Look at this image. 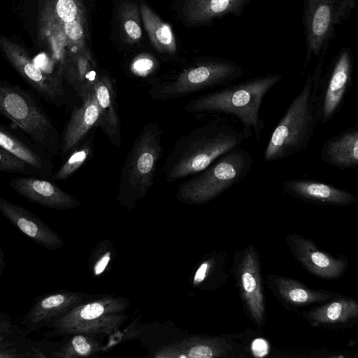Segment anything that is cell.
<instances>
[{
  "label": "cell",
  "mask_w": 358,
  "mask_h": 358,
  "mask_svg": "<svg viewBox=\"0 0 358 358\" xmlns=\"http://www.w3.org/2000/svg\"><path fill=\"white\" fill-rule=\"evenodd\" d=\"M320 157L324 163L339 170L357 169L358 166L357 124L327 140L322 147Z\"/></svg>",
  "instance_id": "d4e9b609"
},
{
  "label": "cell",
  "mask_w": 358,
  "mask_h": 358,
  "mask_svg": "<svg viewBox=\"0 0 358 358\" xmlns=\"http://www.w3.org/2000/svg\"><path fill=\"white\" fill-rule=\"evenodd\" d=\"M0 213L35 243L48 250L64 246L59 235L24 207L0 196Z\"/></svg>",
  "instance_id": "e0dca14e"
},
{
  "label": "cell",
  "mask_w": 358,
  "mask_h": 358,
  "mask_svg": "<svg viewBox=\"0 0 358 358\" xmlns=\"http://www.w3.org/2000/svg\"><path fill=\"white\" fill-rule=\"evenodd\" d=\"M162 136L161 126L150 122L134 139L118 182L117 201L121 205L134 208L152 187L162 155Z\"/></svg>",
  "instance_id": "5b68a950"
},
{
  "label": "cell",
  "mask_w": 358,
  "mask_h": 358,
  "mask_svg": "<svg viewBox=\"0 0 358 358\" xmlns=\"http://www.w3.org/2000/svg\"><path fill=\"white\" fill-rule=\"evenodd\" d=\"M0 48L10 65L41 97L58 107L66 103L61 77L43 71L22 46L7 37L0 36Z\"/></svg>",
  "instance_id": "4fadbf2b"
},
{
  "label": "cell",
  "mask_w": 358,
  "mask_h": 358,
  "mask_svg": "<svg viewBox=\"0 0 358 358\" xmlns=\"http://www.w3.org/2000/svg\"><path fill=\"white\" fill-rule=\"evenodd\" d=\"M92 152L91 138L78 145L69 154L60 167L50 178L52 181L64 180L79 169L88 159Z\"/></svg>",
  "instance_id": "f546056e"
},
{
  "label": "cell",
  "mask_w": 358,
  "mask_h": 358,
  "mask_svg": "<svg viewBox=\"0 0 358 358\" xmlns=\"http://www.w3.org/2000/svg\"><path fill=\"white\" fill-rule=\"evenodd\" d=\"M87 21L80 0H44L37 23V39L49 48L59 63L62 77L67 59L66 50L81 52L94 59L85 43ZM72 54V55H73Z\"/></svg>",
  "instance_id": "277c9868"
},
{
  "label": "cell",
  "mask_w": 358,
  "mask_h": 358,
  "mask_svg": "<svg viewBox=\"0 0 358 358\" xmlns=\"http://www.w3.org/2000/svg\"><path fill=\"white\" fill-rule=\"evenodd\" d=\"M243 73V68L231 60L206 58L185 69L173 80L152 86L149 94L158 101L175 99L205 89L227 85Z\"/></svg>",
  "instance_id": "30bf717a"
},
{
  "label": "cell",
  "mask_w": 358,
  "mask_h": 358,
  "mask_svg": "<svg viewBox=\"0 0 358 358\" xmlns=\"http://www.w3.org/2000/svg\"><path fill=\"white\" fill-rule=\"evenodd\" d=\"M324 57L317 59L298 94L287 107L267 142L264 160H282L306 150L318 124L317 94Z\"/></svg>",
  "instance_id": "7a4b0ae2"
},
{
  "label": "cell",
  "mask_w": 358,
  "mask_h": 358,
  "mask_svg": "<svg viewBox=\"0 0 358 358\" xmlns=\"http://www.w3.org/2000/svg\"><path fill=\"white\" fill-rule=\"evenodd\" d=\"M251 352L255 357H262L268 352V343L264 338H256L252 341Z\"/></svg>",
  "instance_id": "e575fe53"
},
{
  "label": "cell",
  "mask_w": 358,
  "mask_h": 358,
  "mask_svg": "<svg viewBox=\"0 0 358 358\" xmlns=\"http://www.w3.org/2000/svg\"><path fill=\"white\" fill-rule=\"evenodd\" d=\"M303 315L313 327L351 324L358 317V302L350 297L336 296Z\"/></svg>",
  "instance_id": "484cf974"
},
{
  "label": "cell",
  "mask_w": 358,
  "mask_h": 358,
  "mask_svg": "<svg viewBox=\"0 0 358 358\" xmlns=\"http://www.w3.org/2000/svg\"><path fill=\"white\" fill-rule=\"evenodd\" d=\"M357 7V0H303L306 55L303 71L314 59L324 57L337 29Z\"/></svg>",
  "instance_id": "9c48e42d"
},
{
  "label": "cell",
  "mask_w": 358,
  "mask_h": 358,
  "mask_svg": "<svg viewBox=\"0 0 358 358\" xmlns=\"http://www.w3.org/2000/svg\"><path fill=\"white\" fill-rule=\"evenodd\" d=\"M233 273L244 309L257 326H264L266 308L258 253L252 245L237 252Z\"/></svg>",
  "instance_id": "7c38bea8"
},
{
  "label": "cell",
  "mask_w": 358,
  "mask_h": 358,
  "mask_svg": "<svg viewBox=\"0 0 358 358\" xmlns=\"http://www.w3.org/2000/svg\"><path fill=\"white\" fill-rule=\"evenodd\" d=\"M81 106L74 109L62 136L61 155L75 149L95 126H98L99 110L94 90L83 100Z\"/></svg>",
  "instance_id": "603a6c76"
},
{
  "label": "cell",
  "mask_w": 358,
  "mask_h": 358,
  "mask_svg": "<svg viewBox=\"0 0 358 358\" xmlns=\"http://www.w3.org/2000/svg\"><path fill=\"white\" fill-rule=\"evenodd\" d=\"M6 266L4 254L0 245V275H1L3 273L4 268Z\"/></svg>",
  "instance_id": "8d00e7d4"
},
{
  "label": "cell",
  "mask_w": 358,
  "mask_h": 358,
  "mask_svg": "<svg viewBox=\"0 0 358 358\" xmlns=\"http://www.w3.org/2000/svg\"><path fill=\"white\" fill-rule=\"evenodd\" d=\"M0 146L31 166L37 176L50 179L52 158L19 129L0 122Z\"/></svg>",
  "instance_id": "ac0fdd59"
},
{
  "label": "cell",
  "mask_w": 358,
  "mask_h": 358,
  "mask_svg": "<svg viewBox=\"0 0 358 358\" xmlns=\"http://www.w3.org/2000/svg\"><path fill=\"white\" fill-rule=\"evenodd\" d=\"M95 66L96 63L81 52L74 53L66 59L64 76L82 100L94 90L98 77L94 71Z\"/></svg>",
  "instance_id": "4316f807"
},
{
  "label": "cell",
  "mask_w": 358,
  "mask_h": 358,
  "mask_svg": "<svg viewBox=\"0 0 358 358\" xmlns=\"http://www.w3.org/2000/svg\"><path fill=\"white\" fill-rule=\"evenodd\" d=\"M9 185L27 200L43 207L55 210H69L82 203L73 196L59 188L52 180L36 176L11 178Z\"/></svg>",
  "instance_id": "2e32d148"
},
{
  "label": "cell",
  "mask_w": 358,
  "mask_h": 358,
  "mask_svg": "<svg viewBox=\"0 0 358 358\" xmlns=\"http://www.w3.org/2000/svg\"><path fill=\"white\" fill-rule=\"evenodd\" d=\"M140 11L152 45L159 52L173 54L176 50V41L170 25L162 21L145 3L141 5Z\"/></svg>",
  "instance_id": "83f0119b"
},
{
  "label": "cell",
  "mask_w": 358,
  "mask_h": 358,
  "mask_svg": "<svg viewBox=\"0 0 358 358\" xmlns=\"http://www.w3.org/2000/svg\"><path fill=\"white\" fill-rule=\"evenodd\" d=\"M266 280L268 288L278 300L290 307L322 303L337 295L327 290L310 289L294 279L279 275H268Z\"/></svg>",
  "instance_id": "7402d4cb"
},
{
  "label": "cell",
  "mask_w": 358,
  "mask_h": 358,
  "mask_svg": "<svg viewBox=\"0 0 358 358\" xmlns=\"http://www.w3.org/2000/svg\"><path fill=\"white\" fill-rule=\"evenodd\" d=\"M86 295L79 292H59L41 297L22 318L21 324L33 331L47 327L55 319L85 301Z\"/></svg>",
  "instance_id": "d6986e66"
},
{
  "label": "cell",
  "mask_w": 358,
  "mask_h": 358,
  "mask_svg": "<svg viewBox=\"0 0 358 358\" xmlns=\"http://www.w3.org/2000/svg\"><path fill=\"white\" fill-rule=\"evenodd\" d=\"M94 90L99 110L98 126L113 145L120 148L121 124L116 92L110 76L107 74L98 76Z\"/></svg>",
  "instance_id": "44dd1931"
},
{
  "label": "cell",
  "mask_w": 358,
  "mask_h": 358,
  "mask_svg": "<svg viewBox=\"0 0 358 358\" xmlns=\"http://www.w3.org/2000/svg\"><path fill=\"white\" fill-rule=\"evenodd\" d=\"M58 350L52 352L51 356L57 358H79L98 353L101 346L94 337L87 334H75Z\"/></svg>",
  "instance_id": "f1b7e54d"
},
{
  "label": "cell",
  "mask_w": 358,
  "mask_h": 358,
  "mask_svg": "<svg viewBox=\"0 0 358 358\" xmlns=\"http://www.w3.org/2000/svg\"><path fill=\"white\" fill-rule=\"evenodd\" d=\"M251 0H185L182 13L193 26L207 25L231 15L241 17Z\"/></svg>",
  "instance_id": "cb8c5ba5"
},
{
  "label": "cell",
  "mask_w": 358,
  "mask_h": 358,
  "mask_svg": "<svg viewBox=\"0 0 358 358\" xmlns=\"http://www.w3.org/2000/svg\"><path fill=\"white\" fill-rule=\"evenodd\" d=\"M240 336H191L158 348L155 358L243 357L245 351Z\"/></svg>",
  "instance_id": "5bb4252c"
},
{
  "label": "cell",
  "mask_w": 358,
  "mask_h": 358,
  "mask_svg": "<svg viewBox=\"0 0 358 358\" xmlns=\"http://www.w3.org/2000/svg\"><path fill=\"white\" fill-rule=\"evenodd\" d=\"M355 59L350 47L342 48L322 76L317 94L318 124H325L341 111L353 81Z\"/></svg>",
  "instance_id": "8fae6325"
},
{
  "label": "cell",
  "mask_w": 358,
  "mask_h": 358,
  "mask_svg": "<svg viewBox=\"0 0 358 358\" xmlns=\"http://www.w3.org/2000/svg\"><path fill=\"white\" fill-rule=\"evenodd\" d=\"M155 66L153 58L146 54H142L135 58L131 64L132 71L141 76L148 74Z\"/></svg>",
  "instance_id": "836d02e7"
},
{
  "label": "cell",
  "mask_w": 358,
  "mask_h": 358,
  "mask_svg": "<svg viewBox=\"0 0 358 358\" xmlns=\"http://www.w3.org/2000/svg\"><path fill=\"white\" fill-rule=\"evenodd\" d=\"M223 264H224V257L222 255L211 257L203 262L195 273L194 285L201 283L214 272H218V267Z\"/></svg>",
  "instance_id": "d6a6232c"
},
{
  "label": "cell",
  "mask_w": 358,
  "mask_h": 358,
  "mask_svg": "<svg viewBox=\"0 0 358 358\" xmlns=\"http://www.w3.org/2000/svg\"><path fill=\"white\" fill-rule=\"evenodd\" d=\"M130 303L126 298L104 295L84 301L52 322L45 337L75 334H108L127 320Z\"/></svg>",
  "instance_id": "ba28073f"
},
{
  "label": "cell",
  "mask_w": 358,
  "mask_h": 358,
  "mask_svg": "<svg viewBox=\"0 0 358 358\" xmlns=\"http://www.w3.org/2000/svg\"><path fill=\"white\" fill-rule=\"evenodd\" d=\"M282 187L289 196L320 205L348 206L358 201V196L352 192L314 180L288 179Z\"/></svg>",
  "instance_id": "ffe728a7"
},
{
  "label": "cell",
  "mask_w": 358,
  "mask_h": 358,
  "mask_svg": "<svg viewBox=\"0 0 358 358\" xmlns=\"http://www.w3.org/2000/svg\"><path fill=\"white\" fill-rule=\"evenodd\" d=\"M252 164V154L236 148L219 157L196 176L181 182L176 198L190 205L209 202L243 179Z\"/></svg>",
  "instance_id": "52a82bcc"
},
{
  "label": "cell",
  "mask_w": 358,
  "mask_h": 358,
  "mask_svg": "<svg viewBox=\"0 0 358 358\" xmlns=\"http://www.w3.org/2000/svg\"><path fill=\"white\" fill-rule=\"evenodd\" d=\"M243 139L241 130L227 123L210 122L193 129L176 142L169 154L162 169L165 181L197 174L239 147Z\"/></svg>",
  "instance_id": "3957f363"
},
{
  "label": "cell",
  "mask_w": 358,
  "mask_h": 358,
  "mask_svg": "<svg viewBox=\"0 0 358 358\" xmlns=\"http://www.w3.org/2000/svg\"><path fill=\"white\" fill-rule=\"evenodd\" d=\"M0 116L52 159L61 155L62 136L57 127L38 100L20 85L0 80Z\"/></svg>",
  "instance_id": "8992f818"
},
{
  "label": "cell",
  "mask_w": 358,
  "mask_h": 358,
  "mask_svg": "<svg viewBox=\"0 0 358 358\" xmlns=\"http://www.w3.org/2000/svg\"><path fill=\"white\" fill-rule=\"evenodd\" d=\"M11 327L10 321L0 318V341H3L6 334L11 333Z\"/></svg>",
  "instance_id": "d590c367"
},
{
  "label": "cell",
  "mask_w": 358,
  "mask_h": 358,
  "mask_svg": "<svg viewBox=\"0 0 358 358\" xmlns=\"http://www.w3.org/2000/svg\"><path fill=\"white\" fill-rule=\"evenodd\" d=\"M282 78V74L269 73L229 84L190 100L185 110L189 113H218L231 115L241 123L244 139L254 136L259 141L265 126L261 115L264 99Z\"/></svg>",
  "instance_id": "6da1fadb"
},
{
  "label": "cell",
  "mask_w": 358,
  "mask_h": 358,
  "mask_svg": "<svg viewBox=\"0 0 358 358\" xmlns=\"http://www.w3.org/2000/svg\"><path fill=\"white\" fill-rule=\"evenodd\" d=\"M119 17L127 41L133 44L140 41L142 30L138 6L130 2H124L120 6Z\"/></svg>",
  "instance_id": "4dcf8cb0"
},
{
  "label": "cell",
  "mask_w": 358,
  "mask_h": 358,
  "mask_svg": "<svg viewBox=\"0 0 358 358\" xmlns=\"http://www.w3.org/2000/svg\"><path fill=\"white\" fill-rule=\"evenodd\" d=\"M0 172L20 173L23 176H36L34 170L8 151L0 146Z\"/></svg>",
  "instance_id": "1f68e13d"
},
{
  "label": "cell",
  "mask_w": 358,
  "mask_h": 358,
  "mask_svg": "<svg viewBox=\"0 0 358 358\" xmlns=\"http://www.w3.org/2000/svg\"><path fill=\"white\" fill-rule=\"evenodd\" d=\"M286 243L298 262L315 276L325 279L338 278L348 270V260L345 256H331L318 249L312 240L301 235L289 234Z\"/></svg>",
  "instance_id": "9a60e30c"
}]
</instances>
